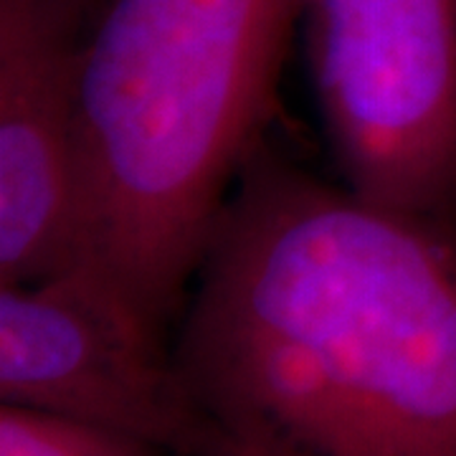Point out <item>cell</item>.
Listing matches in <instances>:
<instances>
[{
  "mask_svg": "<svg viewBox=\"0 0 456 456\" xmlns=\"http://www.w3.org/2000/svg\"><path fill=\"white\" fill-rule=\"evenodd\" d=\"M173 332L79 269L0 284V403L107 426L196 456Z\"/></svg>",
  "mask_w": 456,
  "mask_h": 456,
  "instance_id": "277c9868",
  "label": "cell"
},
{
  "mask_svg": "<svg viewBox=\"0 0 456 456\" xmlns=\"http://www.w3.org/2000/svg\"><path fill=\"white\" fill-rule=\"evenodd\" d=\"M0 456H170L160 446L38 408L0 403Z\"/></svg>",
  "mask_w": 456,
  "mask_h": 456,
  "instance_id": "8992f818",
  "label": "cell"
},
{
  "mask_svg": "<svg viewBox=\"0 0 456 456\" xmlns=\"http://www.w3.org/2000/svg\"><path fill=\"white\" fill-rule=\"evenodd\" d=\"M302 0H102L84 61L79 254L175 335L216 218L264 142Z\"/></svg>",
  "mask_w": 456,
  "mask_h": 456,
  "instance_id": "7a4b0ae2",
  "label": "cell"
},
{
  "mask_svg": "<svg viewBox=\"0 0 456 456\" xmlns=\"http://www.w3.org/2000/svg\"><path fill=\"white\" fill-rule=\"evenodd\" d=\"M342 185L456 221V0H302Z\"/></svg>",
  "mask_w": 456,
  "mask_h": 456,
  "instance_id": "3957f363",
  "label": "cell"
},
{
  "mask_svg": "<svg viewBox=\"0 0 456 456\" xmlns=\"http://www.w3.org/2000/svg\"><path fill=\"white\" fill-rule=\"evenodd\" d=\"M102 0H0V284L79 254L84 61Z\"/></svg>",
  "mask_w": 456,
  "mask_h": 456,
  "instance_id": "5b68a950",
  "label": "cell"
},
{
  "mask_svg": "<svg viewBox=\"0 0 456 456\" xmlns=\"http://www.w3.org/2000/svg\"><path fill=\"white\" fill-rule=\"evenodd\" d=\"M173 353L196 456H456V221L358 196L261 142Z\"/></svg>",
  "mask_w": 456,
  "mask_h": 456,
  "instance_id": "6da1fadb",
  "label": "cell"
}]
</instances>
